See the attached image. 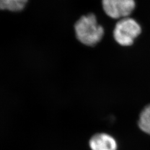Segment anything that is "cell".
<instances>
[{
  "label": "cell",
  "instance_id": "obj_1",
  "mask_svg": "<svg viewBox=\"0 0 150 150\" xmlns=\"http://www.w3.org/2000/svg\"><path fill=\"white\" fill-rule=\"evenodd\" d=\"M76 37L79 42L87 46H94L104 36V28L93 13L82 16L75 24Z\"/></svg>",
  "mask_w": 150,
  "mask_h": 150
},
{
  "label": "cell",
  "instance_id": "obj_2",
  "mask_svg": "<svg viewBox=\"0 0 150 150\" xmlns=\"http://www.w3.org/2000/svg\"><path fill=\"white\" fill-rule=\"evenodd\" d=\"M141 32L139 23L129 17L121 18L116 23L113 31L115 41L121 46L128 47L133 45Z\"/></svg>",
  "mask_w": 150,
  "mask_h": 150
},
{
  "label": "cell",
  "instance_id": "obj_3",
  "mask_svg": "<svg viewBox=\"0 0 150 150\" xmlns=\"http://www.w3.org/2000/svg\"><path fill=\"white\" fill-rule=\"evenodd\" d=\"M102 8L107 16L113 19L127 17L135 8L134 0H102Z\"/></svg>",
  "mask_w": 150,
  "mask_h": 150
},
{
  "label": "cell",
  "instance_id": "obj_4",
  "mask_svg": "<svg viewBox=\"0 0 150 150\" xmlns=\"http://www.w3.org/2000/svg\"><path fill=\"white\" fill-rule=\"evenodd\" d=\"M92 150H117V143L112 136L106 133L94 134L89 141Z\"/></svg>",
  "mask_w": 150,
  "mask_h": 150
},
{
  "label": "cell",
  "instance_id": "obj_5",
  "mask_svg": "<svg viewBox=\"0 0 150 150\" xmlns=\"http://www.w3.org/2000/svg\"><path fill=\"white\" fill-rule=\"evenodd\" d=\"M28 0H0V10L17 12L22 10Z\"/></svg>",
  "mask_w": 150,
  "mask_h": 150
},
{
  "label": "cell",
  "instance_id": "obj_6",
  "mask_svg": "<svg viewBox=\"0 0 150 150\" xmlns=\"http://www.w3.org/2000/svg\"><path fill=\"white\" fill-rule=\"evenodd\" d=\"M138 125L143 132L150 134V105L146 106L140 113Z\"/></svg>",
  "mask_w": 150,
  "mask_h": 150
}]
</instances>
